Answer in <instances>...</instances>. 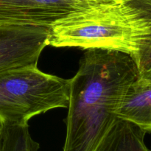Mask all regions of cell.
Wrapping results in <instances>:
<instances>
[{"label":"cell","mask_w":151,"mask_h":151,"mask_svg":"<svg viewBox=\"0 0 151 151\" xmlns=\"http://www.w3.org/2000/svg\"><path fill=\"white\" fill-rule=\"evenodd\" d=\"M139 75L137 63L129 55L87 50L76 75L70 79L63 151H95Z\"/></svg>","instance_id":"cell-1"},{"label":"cell","mask_w":151,"mask_h":151,"mask_svg":"<svg viewBox=\"0 0 151 151\" xmlns=\"http://www.w3.org/2000/svg\"><path fill=\"white\" fill-rule=\"evenodd\" d=\"M149 27L150 18L143 0L103 2L56 21L50 28L48 45L113 50L134 60Z\"/></svg>","instance_id":"cell-2"},{"label":"cell","mask_w":151,"mask_h":151,"mask_svg":"<svg viewBox=\"0 0 151 151\" xmlns=\"http://www.w3.org/2000/svg\"><path fill=\"white\" fill-rule=\"evenodd\" d=\"M70 80L44 73L37 65L0 71V125H27L38 114L68 108Z\"/></svg>","instance_id":"cell-3"},{"label":"cell","mask_w":151,"mask_h":151,"mask_svg":"<svg viewBox=\"0 0 151 151\" xmlns=\"http://www.w3.org/2000/svg\"><path fill=\"white\" fill-rule=\"evenodd\" d=\"M116 1L121 0H0V24L51 27L73 12Z\"/></svg>","instance_id":"cell-4"},{"label":"cell","mask_w":151,"mask_h":151,"mask_svg":"<svg viewBox=\"0 0 151 151\" xmlns=\"http://www.w3.org/2000/svg\"><path fill=\"white\" fill-rule=\"evenodd\" d=\"M50 27L0 24V71L37 65L48 46Z\"/></svg>","instance_id":"cell-5"},{"label":"cell","mask_w":151,"mask_h":151,"mask_svg":"<svg viewBox=\"0 0 151 151\" xmlns=\"http://www.w3.org/2000/svg\"><path fill=\"white\" fill-rule=\"evenodd\" d=\"M116 116L151 132V81L139 75L128 88Z\"/></svg>","instance_id":"cell-6"},{"label":"cell","mask_w":151,"mask_h":151,"mask_svg":"<svg viewBox=\"0 0 151 151\" xmlns=\"http://www.w3.org/2000/svg\"><path fill=\"white\" fill-rule=\"evenodd\" d=\"M146 133L133 122L116 116L95 151H151L145 142Z\"/></svg>","instance_id":"cell-7"},{"label":"cell","mask_w":151,"mask_h":151,"mask_svg":"<svg viewBox=\"0 0 151 151\" xmlns=\"http://www.w3.org/2000/svg\"><path fill=\"white\" fill-rule=\"evenodd\" d=\"M1 151H38L39 144L31 137L27 125H0Z\"/></svg>","instance_id":"cell-8"},{"label":"cell","mask_w":151,"mask_h":151,"mask_svg":"<svg viewBox=\"0 0 151 151\" xmlns=\"http://www.w3.org/2000/svg\"><path fill=\"white\" fill-rule=\"evenodd\" d=\"M150 18V27L144 43L134 59L140 78L151 81V0H143Z\"/></svg>","instance_id":"cell-9"},{"label":"cell","mask_w":151,"mask_h":151,"mask_svg":"<svg viewBox=\"0 0 151 151\" xmlns=\"http://www.w3.org/2000/svg\"><path fill=\"white\" fill-rule=\"evenodd\" d=\"M0 151H1V129H0Z\"/></svg>","instance_id":"cell-10"},{"label":"cell","mask_w":151,"mask_h":151,"mask_svg":"<svg viewBox=\"0 0 151 151\" xmlns=\"http://www.w3.org/2000/svg\"><path fill=\"white\" fill-rule=\"evenodd\" d=\"M122 1H134V0H122Z\"/></svg>","instance_id":"cell-11"}]
</instances>
